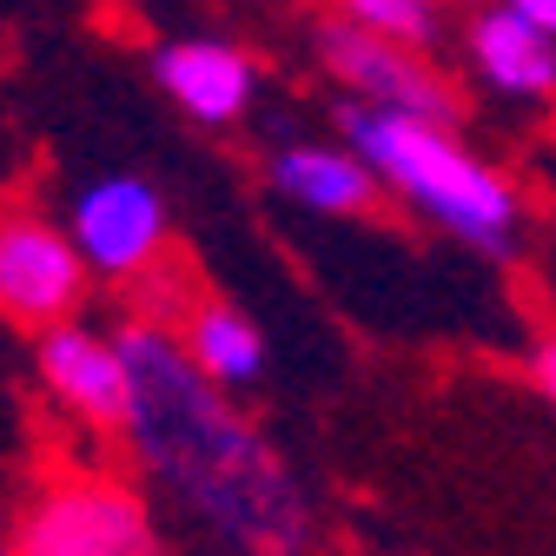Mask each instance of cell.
Returning <instances> with one entry per match:
<instances>
[{
	"label": "cell",
	"mask_w": 556,
	"mask_h": 556,
	"mask_svg": "<svg viewBox=\"0 0 556 556\" xmlns=\"http://www.w3.org/2000/svg\"><path fill=\"white\" fill-rule=\"evenodd\" d=\"M66 232L80 239V252L100 278H147L166 252V205L147 179L113 173L74 199V226Z\"/></svg>",
	"instance_id": "obj_6"
},
{
	"label": "cell",
	"mask_w": 556,
	"mask_h": 556,
	"mask_svg": "<svg viewBox=\"0 0 556 556\" xmlns=\"http://www.w3.org/2000/svg\"><path fill=\"white\" fill-rule=\"evenodd\" d=\"M179 338H186V352L199 358V371L219 378L226 391H245V384L265 378V338H258V325L239 305H219V299L213 305H186Z\"/></svg>",
	"instance_id": "obj_11"
},
{
	"label": "cell",
	"mask_w": 556,
	"mask_h": 556,
	"mask_svg": "<svg viewBox=\"0 0 556 556\" xmlns=\"http://www.w3.org/2000/svg\"><path fill=\"white\" fill-rule=\"evenodd\" d=\"M153 80L166 87V100L199 119V126H232L245 106H252V60L226 40H173L153 53Z\"/></svg>",
	"instance_id": "obj_8"
},
{
	"label": "cell",
	"mask_w": 556,
	"mask_h": 556,
	"mask_svg": "<svg viewBox=\"0 0 556 556\" xmlns=\"http://www.w3.org/2000/svg\"><path fill=\"white\" fill-rule=\"evenodd\" d=\"M87 252L74 232H60L47 219H8L0 232V299L21 325H53L87 299Z\"/></svg>",
	"instance_id": "obj_7"
},
{
	"label": "cell",
	"mask_w": 556,
	"mask_h": 556,
	"mask_svg": "<svg viewBox=\"0 0 556 556\" xmlns=\"http://www.w3.org/2000/svg\"><path fill=\"white\" fill-rule=\"evenodd\" d=\"M517 8H523V14H530V21H543V27H549V34H556V0H517Z\"/></svg>",
	"instance_id": "obj_14"
},
{
	"label": "cell",
	"mask_w": 556,
	"mask_h": 556,
	"mask_svg": "<svg viewBox=\"0 0 556 556\" xmlns=\"http://www.w3.org/2000/svg\"><path fill=\"white\" fill-rule=\"evenodd\" d=\"M119 352L132 371V410L119 438L160 491L232 549H305V491L278 464V451L226 404V384L199 371L186 338L166 325H126Z\"/></svg>",
	"instance_id": "obj_1"
},
{
	"label": "cell",
	"mask_w": 556,
	"mask_h": 556,
	"mask_svg": "<svg viewBox=\"0 0 556 556\" xmlns=\"http://www.w3.org/2000/svg\"><path fill=\"white\" fill-rule=\"evenodd\" d=\"M318 53L331 66V80L352 100L397 106V113H417V119H457V93L425 60V47H404V40H391V34L344 14V21L318 27Z\"/></svg>",
	"instance_id": "obj_4"
},
{
	"label": "cell",
	"mask_w": 556,
	"mask_h": 556,
	"mask_svg": "<svg viewBox=\"0 0 556 556\" xmlns=\"http://www.w3.org/2000/svg\"><path fill=\"white\" fill-rule=\"evenodd\" d=\"M530 371H536V384H543V397L556 404V338H543V344H536V365H530Z\"/></svg>",
	"instance_id": "obj_13"
},
{
	"label": "cell",
	"mask_w": 556,
	"mask_h": 556,
	"mask_svg": "<svg viewBox=\"0 0 556 556\" xmlns=\"http://www.w3.org/2000/svg\"><path fill=\"white\" fill-rule=\"evenodd\" d=\"M271 186L305 213L325 219H358L378 205V166L344 139V147H278L271 153Z\"/></svg>",
	"instance_id": "obj_10"
},
{
	"label": "cell",
	"mask_w": 556,
	"mask_h": 556,
	"mask_svg": "<svg viewBox=\"0 0 556 556\" xmlns=\"http://www.w3.org/2000/svg\"><path fill=\"white\" fill-rule=\"evenodd\" d=\"M34 371L40 384L80 417L93 431H126V410H132V371L119 338H100L93 325L74 318H53L34 338Z\"/></svg>",
	"instance_id": "obj_5"
},
{
	"label": "cell",
	"mask_w": 556,
	"mask_h": 556,
	"mask_svg": "<svg viewBox=\"0 0 556 556\" xmlns=\"http://www.w3.org/2000/svg\"><path fill=\"white\" fill-rule=\"evenodd\" d=\"M470 66L510 100H556V34L517 0L470 14Z\"/></svg>",
	"instance_id": "obj_9"
},
{
	"label": "cell",
	"mask_w": 556,
	"mask_h": 556,
	"mask_svg": "<svg viewBox=\"0 0 556 556\" xmlns=\"http://www.w3.org/2000/svg\"><path fill=\"white\" fill-rule=\"evenodd\" d=\"M352 21H365V27H378V34H391V40H404V47H431L438 40V8L431 0H338Z\"/></svg>",
	"instance_id": "obj_12"
},
{
	"label": "cell",
	"mask_w": 556,
	"mask_h": 556,
	"mask_svg": "<svg viewBox=\"0 0 556 556\" xmlns=\"http://www.w3.org/2000/svg\"><path fill=\"white\" fill-rule=\"evenodd\" d=\"M344 139L378 166V179L425 213L438 232L477 245V252H510L517 245V226H523V199L517 186L477 160L470 147H457L451 119H417V113H397V106H344Z\"/></svg>",
	"instance_id": "obj_2"
},
{
	"label": "cell",
	"mask_w": 556,
	"mask_h": 556,
	"mask_svg": "<svg viewBox=\"0 0 556 556\" xmlns=\"http://www.w3.org/2000/svg\"><path fill=\"white\" fill-rule=\"evenodd\" d=\"M8 549H21V556H147V549H160V530L126 483L53 477L8 530Z\"/></svg>",
	"instance_id": "obj_3"
}]
</instances>
